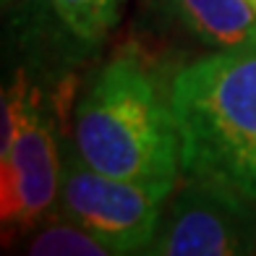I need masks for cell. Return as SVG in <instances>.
Instances as JSON below:
<instances>
[{
	"label": "cell",
	"instance_id": "ba28073f",
	"mask_svg": "<svg viewBox=\"0 0 256 256\" xmlns=\"http://www.w3.org/2000/svg\"><path fill=\"white\" fill-rule=\"evenodd\" d=\"M50 3L78 40L94 42L104 37L118 21L123 0H50Z\"/></svg>",
	"mask_w": 256,
	"mask_h": 256
},
{
	"label": "cell",
	"instance_id": "8992f818",
	"mask_svg": "<svg viewBox=\"0 0 256 256\" xmlns=\"http://www.w3.org/2000/svg\"><path fill=\"white\" fill-rule=\"evenodd\" d=\"M178 21L209 48L256 40V10L248 0H165Z\"/></svg>",
	"mask_w": 256,
	"mask_h": 256
},
{
	"label": "cell",
	"instance_id": "7a4b0ae2",
	"mask_svg": "<svg viewBox=\"0 0 256 256\" xmlns=\"http://www.w3.org/2000/svg\"><path fill=\"white\" fill-rule=\"evenodd\" d=\"M168 97L183 178L222 183L256 202V40L180 68Z\"/></svg>",
	"mask_w": 256,
	"mask_h": 256
},
{
	"label": "cell",
	"instance_id": "9c48e42d",
	"mask_svg": "<svg viewBox=\"0 0 256 256\" xmlns=\"http://www.w3.org/2000/svg\"><path fill=\"white\" fill-rule=\"evenodd\" d=\"M248 3H251V6H254V10H256V0H248Z\"/></svg>",
	"mask_w": 256,
	"mask_h": 256
},
{
	"label": "cell",
	"instance_id": "30bf717a",
	"mask_svg": "<svg viewBox=\"0 0 256 256\" xmlns=\"http://www.w3.org/2000/svg\"><path fill=\"white\" fill-rule=\"evenodd\" d=\"M254 256H256V248H254Z\"/></svg>",
	"mask_w": 256,
	"mask_h": 256
},
{
	"label": "cell",
	"instance_id": "6da1fadb",
	"mask_svg": "<svg viewBox=\"0 0 256 256\" xmlns=\"http://www.w3.org/2000/svg\"><path fill=\"white\" fill-rule=\"evenodd\" d=\"M74 149L104 176L172 194L180 170V136L170 97L136 55H118L92 78L74 115Z\"/></svg>",
	"mask_w": 256,
	"mask_h": 256
},
{
	"label": "cell",
	"instance_id": "5b68a950",
	"mask_svg": "<svg viewBox=\"0 0 256 256\" xmlns=\"http://www.w3.org/2000/svg\"><path fill=\"white\" fill-rule=\"evenodd\" d=\"M168 199L170 194L89 168L76 149L63 154L58 214L123 254H142L152 243Z\"/></svg>",
	"mask_w": 256,
	"mask_h": 256
},
{
	"label": "cell",
	"instance_id": "277c9868",
	"mask_svg": "<svg viewBox=\"0 0 256 256\" xmlns=\"http://www.w3.org/2000/svg\"><path fill=\"white\" fill-rule=\"evenodd\" d=\"M256 202L230 186L180 178L138 256H254Z\"/></svg>",
	"mask_w": 256,
	"mask_h": 256
},
{
	"label": "cell",
	"instance_id": "52a82bcc",
	"mask_svg": "<svg viewBox=\"0 0 256 256\" xmlns=\"http://www.w3.org/2000/svg\"><path fill=\"white\" fill-rule=\"evenodd\" d=\"M24 256H138V254H123L112 248L81 225L58 214L42 220L34 228V236L26 243Z\"/></svg>",
	"mask_w": 256,
	"mask_h": 256
},
{
	"label": "cell",
	"instance_id": "3957f363",
	"mask_svg": "<svg viewBox=\"0 0 256 256\" xmlns=\"http://www.w3.org/2000/svg\"><path fill=\"white\" fill-rule=\"evenodd\" d=\"M0 220L6 246L48 220L63 183L55 118L24 76L3 92L0 123Z\"/></svg>",
	"mask_w": 256,
	"mask_h": 256
}]
</instances>
